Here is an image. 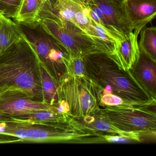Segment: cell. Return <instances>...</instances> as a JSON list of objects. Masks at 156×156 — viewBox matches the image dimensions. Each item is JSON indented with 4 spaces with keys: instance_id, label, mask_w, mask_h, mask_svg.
Instances as JSON below:
<instances>
[{
    "instance_id": "8",
    "label": "cell",
    "mask_w": 156,
    "mask_h": 156,
    "mask_svg": "<svg viewBox=\"0 0 156 156\" xmlns=\"http://www.w3.org/2000/svg\"><path fill=\"white\" fill-rule=\"evenodd\" d=\"M131 30L141 31L156 15V0H124L122 2Z\"/></svg>"
},
{
    "instance_id": "13",
    "label": "cell",
    "mask_w": 156,
    "mask_h": 156,
    "mask_svg": "<svg viewBox=\"0 0 156 156\" xmlns=\"http://www.w3.org/2000/svg\"><path fill=\"white\" fill-rule=\"evenodd\" d=\"M0 110L12 115H30L41 110H50L55 112V107L54 105L36 102L30 99L19 98L12 101L9 100L1 104Z\"/></svg>"
},
{
    "instance_id": "11",
    "label": "cell",
    "mask_w": 156,
    "mask_h": 156,
    "mask_svg": "<svg viewBox=\"0 0 156 156\" xmlns=\"http://www.w3.org/2000/svg\"><path fill=\"white\" fill-rule=\"evenodd\" d=\"M140 31L127 33L125 39L118 46L112 59L125 71L131 69L139 58L140 50L138 42V37Z\"/></svg>"
},
{
    "instance_id": "21",
    "label": "cell",
    "mask_w": 156,
    "mask_h": 156,
    "mask_svg": "<svg viewBox=\"0 0 156 156\" xmlns=\"http://www.w3.org/2000/svg\"><path fill=\"white\" fill-rule=\"evenodd\" d=\"M102 138L106 143H135V141L129 138L117 135H102Z\"/></svg>"
},
{
    "instance_id": "6",
    "label": "cell",
    "mask_w": 156,
    "mask_h": 156,
    "mask_svg": "<svg viewBox=\"0 0 156 156\" xmlns=\"http://www.w3.org/2000/svg\"><path fill=\"white\" fill-rule=\"evenodd\" d=\"M39 22L47 33L66 48L72 57H83L98 51L90 37L71 22L44 19Z\"/></svg>"
},
{
    "instance_id": "26",
    "label": "cell",
    "mask_w": 156,
    "mask_h": 156,
    "mask_svg": "<svg viewBox=\"0 0 156 156\" xmlns=\"http://www.w3.org/2000/svg\"><path fill=\"white\" fill-rule=\"evenodd\" d=\"M5 127L4 126L0 125V133H3L5 132Z\"/></svg>"
},
{
    "instance_id": "7",
    "label": "cell",
    "mask_w": 156,
    "mask_h": 156,
    "mask_svg": "<svg viewBox=\"0 0 156 156\" xmlns=\"http://www.w3.org/2000/svg\"><path fill=\"white\" fill-rule=\"evenodd\" d=\"M72 126L77 129L100 135H117L129 138L135 142H142L144 137L156 138V134L148 132L126 131L102 117L98 113H94L84 116H72L69 121Z\"/></svg>"
},
{
    "instance_id": "2",
    "label": "cell",
    "mask_w": 156,
    "mask_h": 156,
    "mask_svg": "<svg viewBox=\"0 0 156 156\" xmlns=\"http://www.w3.org/2000/svg\"><path fill=\"white\" fill-rule=\"evenodd\" d=\"M85 75L103 89V95L113 94L133 106H147L156 104L137 83L131 73L121 68L107 54L94 51L83 57Z\"/></svg>"
},
{
    "instance_id": "14",
    "label": "cell",
    "mask_w": 156,
    "mask_h": 156,
    "mask_svg": "<svg viewBox=\"0 0 156 156\" xmlns=\"http://www.w3.org/2000/svg\"><path fill=\"white\" fill-rule=\"evenodd\" d=\"M24 37L18 23L5 17L0 20V53Z\"/></svg>"
},
{
    "instance_id": "23",
    "label": "cell",
    "mask_w": 156,
    "mask_h": 156,
    "mask_svg": "<svg viewBox=\"0 0 156 156\" xmlns=\"http://www.w3.org/2000/svg\"><path fill=\"white\" fill-rule=\"evenodd\" d=\"M15 135L20 138L26 139L28 137V131L24 129H19L17 130L15 132Z\"/></svg>"
},
{
    "instance_id": "25",
    "label": "cell",
    "mask_w": 156,
    "mask_h": 156,
    "mask_svg": "<svg viewBox=\"0 0 156 156\" xmlns=\"http://www.w3.org/2000/svg\"><path fill=\"white\" fill-rule=\"evenodd\" d=\"M106 1L111 2H117V3H122L124 0H105Z\"/></svg>"
},
{
    "instance_id": "19",
    "label": "cell",
    "mask_w": 156,
    "mask_h": 156,
    "mask_svg": "<svg viewBox=\"0 0 156 156\" xmlns=\"http://www.w3.org/2000/svg\"><path fill=\"white\" fill-rule=\"evenodd\" d=\"M21 0H0V12L4 17L15 19Z\"/></svg>"
},
{
    "instance_id": "28",
    "label": "cell",
    "mask_w": 156,
    "mask_h": 156,
    "mask_svg": "<svg viewBox=\"0 0 156 156\" xmlns=\"http://www.w3.org/2000/svg\"><path fill=\"white\" fill-rule=\"evenodd\" d=\"M3 17H4L3 16V14L1 13V12H0V20L2 19V18H3Z\"/></svg>"
},
{
    "instance_id": "16",
    "label": "cell",
    "mask_w": 156,
    "mask_h": 156,
    "mask_svg": "<svg viewBox=\"0 0 156 156\" xmlns=\"http://www.w3.org/2000/svg\"><path fill=\"white\" fill-rule=\"evenodd\" d=\"M140 34V39L138 43L140 50L156 61V27L146 26L142 29Z\"/></svg>"
},
{
    "instance_id": "22",
    "label": "cell",
    "mask_w": 156,
    "mask_h": 156,
    "mask_svg": "<svg viewBox=\"0 0 156 156\" xmlns=\"http://www.w3.org/2000/svg\"><path fill=\"white\" fill-rule=\"evenodd\" d=\"M56 113L61 114H70V108L67 102L64 100L59 101L57 104L55 105Z\"/></svg>"
},
{
    "instance_id": "24",
    "label": "cell",
    "mask_w": 156,
    "mask_h": 156,
    "mask_svg": "<svg viewBox=\"0 0 156 156\" xmlns=\"http://www.w3.org/2000/svg\"><path fill=\"white\" fill-rule=\"evenodd\" d=\"M73 1L84 6H87L88 4L93 2V0H73Z\"/></svg>"
},
{
    "instance_id": "27",
    "label": "cell",
    "mask_w": 156,
    "mask_h": 156,
    "mask_svg": "<svg viewBox=\"0 0 156 156\" xmlns=\"http://www.w3.org/2000/svg\"><path fill=\"white\" fill-rule=\"evenodd\" d=\"M44 3H48V2H52L55 1L56 0H43Z\"/></svg>"
},
{
    "instance_id": "9",
    "label": "cell",
    "mask_w": 156,
    "mask_h": 156,
    "mask_svg": "<svg viewBox=\"0 0 156 156\" xmlns=\"http://www.w3.org/2000/svg\"><path fill=\"white\" fill-rule=\"evenodd\" d=\"M104 15L105 27L111 31L124 37L131 30L122 3L105 0H93Z\"/></svg>"
},
{
    "instance_id": "4",
    "label": "cell",
    "mask_w": 156,
    "mask_h": 156,
    "mask_svg": "<svg viewBox=\"0 0 156 156\" xmlns=\"http://www.w3.org/2000/svg\"><path fill=\"white\" fill-rule=\"evenodd\" d=\"M57 94L58 102H67L73 117H81L99 111L103 89L87 76L66 74L59 82Z\"/></svg>"
},
{
    "instance_id": "17",
    "label": "cell",
    "mask_w": 156,
    "mask_h": 156,
    "mask_svg": "<svg viewBox=\"0 0 156 156\" xmlns=\"http://www.w3.org/2000/svg\"><path fill=\"white\" fill-rule=\"evenodd\" d=\"M42 84L44 102L49 105H55L58 103L57 88L58 85L51 77L48 71L41 64Z\"/></svg>"
},
{
    "instance_id": "18",
    "label": "cell",
    "mask_w": 156,
    "mask_h": 156,
    "mask_svg": "<svg viewBox=\"0 0 156 156\" xmlns=\"http://www.w3.org/2000/svg\"><path fill=\"white\" fill-rule=\"evenodd\" d=\"M66 74L71 76L85 75L84 63L82 57H72L66 63Z\"/></svg>"
},
{
    "instance_id": "3",
    "label": "cell",
    "mask_w": 156,
    "mask_h": 156,
    "mask_svg": "<svg viewBox=\"0 0 156 156\" xmlns=\"http://www.w3.org/2000/svg\"><path fill=\"white\" fill-rule=\"evenodd\" d=\"M19 24L41 64L58 86L66 74L65 65L71 57L70 54L61 43L44 30L39 22Z\"/></svg>"
},
{
    "instance_id": "12",
    "label": "cell",
    "mask_w": 156,
    "mask_h": 156,
    "mask_svg": "<svg viewBox=\"0 0 156 156\" xmlns=\"http://www.w3.org/2000/svg\"><path fill=\"white\" fill-rule=\"evenodd\" d=\"M92 21V30L89 37L98 51L107 54L112 58L118 46L125 39L105 27L96 24Z\"/></svg>"
},
{
    "instance_id": "20",
    "label": "cell",
    "mask_w": 156,
    "mask_h": 156,
    "mask_svg": "<svg viewBox=\"0 0 156 156\" xmlns=\"http://www.w3.org/2000/svg\"><path fill=\"white\" fill-rule=\"evenodd\" d=\"M99 105L102 107L118 106H132L118 96L113 94H107L103 95L100 99Z\"/></svg>"
},
{
    "instance_id": "5",
    "label": "cell",
    "mask_w": 156,
    "mask_h": 156,
    "mask_svg": "<svg viewBox=\"0 0 156 156\" xmlns=\"http://www.w3.org/2000/svg\"><path fill=\"white\" fill-rule=\"evenodd\" d=\"M147 106H118L100 108L97 112L122 130L156 134V108Z\"/></svg>"
},
{
    "instance_id": "1",
    "label": "cell",
    "mask_w": 156,
    "mask_h": 156,
    "mask_svg": "<svg viewBox=\"0 0 156 156\" xmlns=\"http://www.w3.org/2000/svg\"><path fill=\"white\" fill-rule=\"evenodd\" d=\"M6 87L20 90L34 101L45 103L41 62L25 35L0 53V89Z\"/></svg>"
},
{
    "instance_id": "15",
    "label": "cell",
    "mask_w": 156,
    "mask_h": 156,
    "mask_svg": "<svg viewBox=\"0 0 156 156\" xmlns=\"http://www.w3.org/2000/svg\"><path fill=\"white\" fill-rule=\"evenodd\" d=\"M43 5V0H21L14 20L19 24L39 22V16Z\"/></svg>"
},
{
    "instance_id": "10",
    "label": "cell",
    "mask_w": 156,
    "mask_h": 156,
    "mask_svg": "<svg viewBox=\"0 0 156 156\" xmlns=\"http://www.w3.org/2000/svg\"><path fill=\"white\" fill-rule=\"evenodd\" d=\"M129 71L145 92L156 99V61L140 51L139 58Z\"/></svg>"
}]
</instances>
